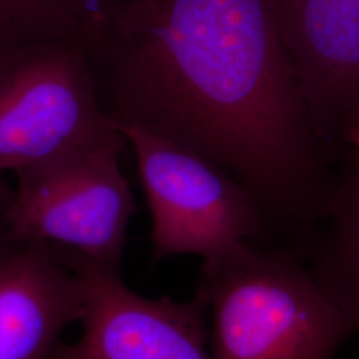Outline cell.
Returning <instances> with one entry per match:
<instances>
[{"label":"cell","mask_w":359,"mask_h":359,"mask_svg":"<svg viewBox=\"0 0 359 359\" xmlns=\"http://www.w3.org/2000/svg\"><path fill=\"white\" fill-rule=\"evenodd\" d=\"M81 44L114 124L222 168L255 194L281 244L302 249L337 161L270 0H95Z\"/></svg>","instance_id":"1"},{"label":"cell","mask_w":359,"mask_h":359,"mask_svg":"<svg viewBox=\"0 0 359 359\" xmlns=\"http://www.w3.org/2000/svg\"><path fill=\"white\" fill-rule=\"evenodd\" d=\"M210 359H333L359 330L299 257L245 241L201 266Z\"/></svg>","instance_id":"2"},{"label":"cell","mask_w":359,"mask_h":359,"mask_svg":"<svg viewBox=\"0 0 359 359\" xmlns=\"http://www.w3.org/2000/svg\"><path fill=\"white\" fill-rule=\"evenodd\" d=\"M114 126L136 156L152 217L154 264L176 255L206 259L245 241L283 248L255 194L222 168L148 130Z\"/></svg>","instance_id":"3"},{"label":"cell","mask_w":359,"mask_h":359,"mask_svg":"<svg viewBox=\"0 0 359 359\" xmlns=\"http://www.w3.org/2000/svg\"><path fill=\"white\" fill-rule=\"evenodd\" d=\"M126 144L118 130L13 173L16 188L7 212L13 243L60 245L120 271L137 210L120 167Z\"/></svg>","instance_id":"4"},{"label":"cell","mask_w":359,"mask_h":359,"mask_svg":"<svg viewBox=\"0 0 359 359\" xmlns=\"http://www.w3.org/2000/svg\"><path fill=\"white\" fill-rule=\"evenodd\" d=\"M117 132L99 100L81 41L0 53V173H16Z\"/></svg>","instance_id":"5"},{"label":"cell","mask_w":359,"mask_h":359,"mask_svg":"<svg viewBox=\"0 0 359 359\" xmlns=\"http://www.w3.org/2000/svg\"><path fill=\"white\" fill-rule=\"evenodd\" d=\"M83 286V333L60 342L50 359H210L200 301L149 299L109 269L74 249L52 245Z\"/></svg>","instance_id":"6"},{"label":"cell","mask_w":359,"mask_h":359,"mask_svg":"<svg viewBox=\"0 0 359 359\" xmlns=\"http://www.w3.org/2000/svg\"><path fill=\"white\" fill-rule=\"evenodd\" d=\"M309 111L335 160L359 108V0H270Z\"/></svg>","instance_id":"7"},{"label":"cell","mask_w":359,"mask_h":359,"mask_svg":"<svg viewBox=\"0 0 359 359\" xmlns=\"http://www.w3.org/2000/svg\"><path fill=\"white\" fill-rule=\"evenodd\" d=\"M83 311L81 283L51 244L18 245L0 261V359H50Z\"/></svg>","instance_id":"8"},{"label":"cell","mask_w":359,"mask_h":359,"mask_svg":"<svg viewBox=\"0 0 359 359\" xmlns=\"http://www.w3.org/2000/svg\"><path fill=\"white\" fill-rule=\"evenodd\" d=\"M308 268L359 327V152L347 149L334 169L323 217L309 237Z\"/></svg>","instance_id":"9"},{"label":"cell","mask_w":359,"mask_h":359,"mask_svg":"<svg viewBox=\"0 0 359 359\" xmlns=\"http://www.w3.org/2000/svg\"><path fill=\"white\" fill-rule=\"evenodd\" d=\"M93 0H0V53L36 43L81 41Z\"/></svg>","instance_id":"10"},{"label":"cell","mask_w":359,"mask_h":359,"mask_svg":"<svg viewBox=\"0 0 359 359\" xmlns=\"http://www.w3.org/2000/svg\"><path fill=\"white\" fill-rule=\"evenodd\" d=\"M13 197V188L0 173V261L8 256L18 245L10 237L7 225V212L11 205Z\"/></svg>","instance_id":"11"},{"label":"cell","mask_w":359,"mask_h":359,"mask_svg":"<svg viewBox=\"0 0 359 359\" xmlns=\"http://www.w3.org/2000/svg\"><path fill=\"white\" fill-rule=\"evenodd\" d=\"M345 148L359 152V108L358 111L351 117L346 133H345Z\"/></svg>","instance_id":"12"}]
</instances>
